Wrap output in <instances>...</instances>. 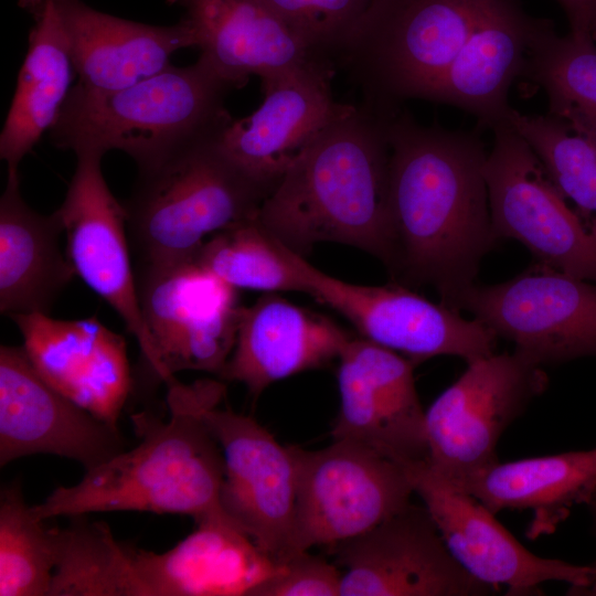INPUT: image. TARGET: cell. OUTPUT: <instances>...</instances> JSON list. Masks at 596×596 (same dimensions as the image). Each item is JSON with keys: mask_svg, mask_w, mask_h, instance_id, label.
I'll use <instances>...</instances> for the list:
<instances>
[{"mask_svg": "<svg viewBox=\"0 0 596 596\" xmlns=\"http://www.w3.org/2000/svg\"><path fill=\"white\" fill-rule=\"evenodd\" d=\"M389 202L393 259L406 287L432 286L457 310L482 258L498 243L476 131L423 126L405 110L387 119Z\"/></svg>", "mask_w": 596, "mask_h": 596, "instance_id": "obj_1", "label": "cell"}, {"mask_svg": "<svg viewBox=\"0 0 596 596\" xmlns=\"http://www.w3.org/2000/svg\"><path fill=\"white\" fill-rule=\"evenodd\" d=\"M390 116L361 104L322 130L262 203L256 219L265 231L304 257L333 242L390 269Z\"/></svg>", "mask_w": 596, "mask_h": 596, "instance_id": "obj_2", "label": "cell"}, {"mask_svg": "<svg viewBox=\"0 0 596 596\" xmlns=\"http://www.w3.org/2000/svg\"><path fill=\"white\" fill-rule=\"evenodd\" d=\"M168 419L132 416L140 441L86 469L73 486L57 487L32 505L41 520L91 512L137 511L191 515L195 522L226 515L220 496L224 478L221 447L202 417V408L222 400L215 381L167 384Z\"/></svg>", "mask_w": 596, "mask_h": 596, "instance_id": "obj_3", "label": "cell"}, {"mask_svg": "<svg viewBox=\"0 0 596 596\" xmlns=\"http://www.w3.org/2000/svg\"><path fill=\"white\" fill-rule=\"evenodd\" d=\"M235 88L200 56L194 64H170L119 89H95L78 82L50 138L55 147L75 155L124 151L138 171H145L194 141L222 134L233 120L225 98Z\"/></svg>", "mask_w": 596, "mask_h": 596, "instance_id": "obj_4", "label": "cell"}, {"mask_svg": "<svg viewBox=\"0 0 596 596\" xmlns=\"http://www.w3.org/2000/svg\"><path fill=\"white\" fill-rule=\"evenodd\" d=\"M220 136L138 171L123 201L135 273L193 260L207 236L254 217L276 188L241 167Z\"/></svg>", "mask_w": 596, "mask_h": 596, "instance_id": "obj_5", "label": "cell"}, {"mask_svg": "<svg viewBox=\"0 0 596 596\" xmlns=\"http://www.w3.org/2000/svg\"><path fill=\"white\" fill-rule=\"evenodd\" d=\"M496 0H372L336 64L382 114L424 98Z\"/></svg>", "mask_w": 596, "mask_h": 596, "instance_id": "obj_6", "label": "cell"}, {"mask_svg": "<svg viewBox=\"0 0 596 596\" xmlns=\"http://www.w3.org/2000/svg\"><path fill=\"white\" fill-rule=\"evenodd\" d=\"M546 387L543 366L515 350L468 363L425 411L427 466L457 488L496 464L500 437Z\"/></svg>", "mask_w": 596, "mask_h": 596, "instance_id": "obj_7", "label": "cell"}, {"mask_svg": "<svg viewBox=\"0 0 596 596\" xmlns=\"http://www.w3.org/2000/svg\"><path fill=\"white\" fill-rule=\"evenodd\" d=\"M297 464L295 544L331 547L396 514L414 487L397 461L348 439L319 450L294 446Z\"/></svg>", "mask_w": 596, "mask_h": 596, "instance_id": "obj_8", "label": "cell"}, {"mask_svg": "<svg viewBox=\"0 0 596 596\" xmlns=\"http://www.w3.org/2000/svg\"><path fill=\"white\" fill-rule=\"evenodd\" d=\"M286 247V246H285ZM304 292L342 315L364 339L387 348L415 365L434 356L468 363L496 353L497 334L476 318L435 304L408 287L347 283L312 266L286 247Z\"/></svg>", "mask_w": 596, "mask_h": 596, "instance_id": "obj_9", "label": "cell"}, {"mask_svg": "<svg viewBox=\"0 0 596 596\" xmlns=\"http://www.w3.org/2000/svg\"><path fill=\"white\" fill-rule=\"evenodd\" d=\"M492 132L485 178L498 240H515L533 262L596 283V238L510 121Z\"/></svg>", "mask_w": 596, "mask_h": 596, "instance_id": "obj_10", "label": "cell"}, {"mask_svg": "<svg viewBox=\"0 0 596 596\" xmlns=\"http://www.w3.org/2000/svg\"><path fill=\"white\" fill-rule=\"evenodd\" d=\"M467 311L536 364L596 358V283L533 262L494 285L475 283L460 297Z\"/></svg>", "mask_w": 596, "mask_h": 596, "instance_id": "obj_11", "label": "cell"}, {"mask_svg": "<svg viewBox=\"0 0 596 596\" xmlns=\"http://www.w3.org/2000/svg\"><path fill=\"white\" fill-rule=\"evenodd\" d=\"M135 274L153 348L152 379L167 385L181 371L221 375L237 337V289L194 259Z\"/></svg>", "mask_w": 596, "mask_h": 596, "instance_id": "obj_12", "label": "cell"}, {"mask_svg": "<svg viewBox=\"0 0 596 596\" xmlns=\"http://www.w3.org/2000/svg\"><path fill=\"white\" fill-rule=\"evenodd\" d=\"M220 401L205 404L201 414L223 454L222 510L279 566L299 552L295 544L294 446L279 444L251 416L219 408Z\"/></svg>", "mask_w": 596, "mask_h": 596, "instance_id": "obj_13", "label": "cell"}, {"mask_svg": "<svg viewBox=\"0 0 596 596\" xmlns=\"http://www.w3.org/2000/svg\"><path fill=\"white\" fill-rule=\"evenodd\" d=\"M328 551L343 568L340 596H480L493 590L455 560L425 505L412 502Z\"/></svg>", "mask_w": 596, "mask_h": 596, "instance_id": "obj_14", "label": "cell"}, {"mask_svg": "<svg viewBox=\"0 0 596 596\" xmlns=\"http://www.w3.org/2000/svg\"><path fill=\"white\" fill-rule=\"evenodd\" d=\"M414 492L433 518L447 549L476 579L493 590L505 586L507 595H538L541 585L561 582L571 589L590 586L596 565H578L542 557L521 544L471 494L443 480L426 464L405 467Z\"/></svg>", "mask_w": 596, "mask_h": 596, "instance_id": "obj_15", "label": "cell"}, {"mask_svg": "<svg viewBox=\"0 0 596 596\" xmlns=\"http://www.w3.org/2000/svg\"><path fill=\"white\" fill-rule=\"evenodd\" d=\"M102 158L95 151L76 153L75 171L55 212L76 276L121 318L137 340L145 368L151 372L153 348L139 305L126 213L106 183Z\"/></svg>", "mask_w": 596, "mask_h": 596, "instance_id": "obj_16", "label": "cell"}, {"mask_svg": "<svg viewBox=\"0 0 596 596\" xmlns=\"http://www.w3.org/2000/svg\"><path fill=\"white\" fill-rule=\"evenodd\" d=\"M340 407L332 439L362 444L405 466L426 461L425 411L415 364L364 338H351L339 356Z\"/></svg>", "mask_w": 596, "mask_h": 596, "instance_id": "obj_17", "label": "cell"}, {"mask_svg": "<svg viewBox=\"0 0 596 596\" xmlns=\"http://www.w3.org/2000/svg\"><path fill=\"white\" fill-rule=\"evenodd\" d=\"M113 426L53 387L24 349L0 347V466L50 454L91 469L126 449Z\"/></svg>", "mask_w": 596, "mask_h": 596, "instance_id": "obj_18", "label": "cell"}, {"mask_svg": "<svg viewBox=\"0 0 596 596\" xmlns=\"http://www.w3.org/2000/svg\"><path fill=\"white\" fill-rule=\"evenodd\" d=\"M336 64L316 58L260 79L264 100L232 120L220 136L224 150L255 178L277 185L301 151L355 105L334 99Z\"/></svg>", "mask_w": 596, "mask_h": 596, "instance_id": "obj_19", "label": "cell"}, {"mask_svg": "<svg viewBox=\"0 0 596 596\" xmlns=\"http://www.w3.org/2000/svg\"><path fill=\"white\" fill-rule=\"evenodd\" d=\"M10 318L42 377L81 407L118 427L132 391L125 338L94 317L60 320L34 312Z\"/></svg>", "mask_w": 596, "mask_h": 596, "instance_id": "obj_20", "label": "cell"}, {"mask_svg": "<svg viewBox=\"0 0 596 596\" xmlns=\"http://www.w3.org/2000/svg\"><path fill=\"white\" fill-rule=\"evenodd\" d=\"M550 23L528 14L518 0H496L423 99L460 108L491 130L509 121V88Z\"/></svg>", "mask_w": 596, "mask_h": 596, "instance_id": "obj_21", "label": "cell"}, {"mask_svg": "<svg viewBox=\"0 0 596 596\" xmlns=\"http://www.w3.org/2000/svg\"><path fill=\"white\" fill-rule=\"evenodd\" d=\"M351 338L331 319L266 292L242 307L236 342L220 376L257 397L277 381L339 359Z\"/></svg>", "mask_w": 596, "mask_h": 596, "instance_id": "obj_22", "label": "cell"}, {"mask_svg": "<svg viewBox=\"0 0 596 596\" xmlns=\"http://www.w3.org/2000/svg\"><path fill=\"white\" fill-rule=\"evenodd\" d=\"M78 82L113 91L148 78L170 65L179 50L196 47L190 25H150L100 12L83 0H53Z\"/></svg>", "mask_w": 596, "mask_h": 596, "instance_id": "obj_23", "label": "cell"}, {"mask_svg": "<svg viewBox=\"0 0 596 596\" xmlns=\"http://www.w3.org/2000/svg\"><path fill=\"white\" fill-rule=\"evenodd\" d=\"M195 523L191 534L166 552L130 547L145 596H249L279 567L227 515Z\"/></svg>", "mask_w": 596, "mask_h": 596, "instance_id": "obj_24", "label": "cell"}, {"mask_svg": "<svg viewBox=\"0 0 596 596\" xmlns=\"http://www.w3.org/2000/svg\"><path fill=\"white\" fill-rule=\"evenodd\" d=\"M184 10L200 57L236 88L302 65L315 53L263 0H168ZM328 60V58H326Z\"/></svg>", "mask_w": 596, "mask_h": 596, "instance_id": "obj_25", "label": "cell"}, {"mask_svg": "<svg viewBox=\"0 0 596 596\" xmlns=\"http://www.w3.org/2000/svg\"><path fill=\"white\" fill-rule=\"evenodd\" d=\"M456 489L494 514L530 510L533 517L525 535L534 540L554 532L574 507H587L596 498V447L497 461Z\"/></svg>", "mask_w": 596, "mask_h": 596, "instance_id": "obj_26", "label": "cell"}, {"mask_svg": "<svg viewBox=\"0 0 596 596\" xmlns=\"http://www.w3.org/2000/svg\"><path fill=\"white\" fill-rule=\"evenodd\" d=\"M64 233L54 211L42 215L20 192L18 171H7L0 199V311L46 313L76 276L60 248Z\"/></svg>", "mask_w": 596, "mask_h": 596, "instance_id": "obj_27", "label": "cell"}, {"mask_svg": "<svg viewBox=\"0 0 596 596\" xmlns=\"http://www.w3.org/2000/svg\"><path fill=\"white\" fill-rule=\"evenodd\" d=\"M19 6L34 24L0 135V158L7 163V171H18L25 155L50 131L75 73L54 1L20 0Z\"/></svg>", "mask_w": 596, "mask_h": 596, "instance_id": "obj_28", "label": "cell"}, {"mask_svg": "<svg viewBox=\"0 0 596 596\" xmlns=\"http://www.w3.org/2000/svg\"><path fill=\"white\" fill-rule=\"evenodd\" d=\"M53 528L55 565L49 596H145L130 546L123 545L107 524L71 517Z\"/></svg>", "mask_w": 596, "mask_h": 596, "instance_id": "obj_29", "label": "cell"}, {"mask_svg": "<svg viewBox=\"0 0 596 596\" xmlns=\"http://www.w3.org/2000/svg\"><path fill=\"white\" fill-rule=\"evenodd\" d=\"M546 94L549 114L596 134V42L550 23L534 42L522 73Z\"/></svg>", "mask_w": 596, "mask_h": 596, "instance_id": "obj_30", "label": "cell"}, {"mask_svg": "<svg viewBox=\"0 0 596 596\" xmlns=\"http://www.w3.org/2000/svg\"><path fill=\"white\" fill-rule=\"evenodd\" d=\"M509 121L542 162L586 231L596 238V134L551 115L511 109Z\"/></svg>", "mask_w": 596, "mask_h": 596, "instance_id": "obj_31", "label": "cell"}, {"mask_svg": "<svg viewBox=\"0 0 596 596\" xmlns=\"http://www.w3.org/2000/svg\"><path fill=\"white\" fill-rule=\"evenodd\" d=\"M194 260L235 289L304 292L286 247L256 215L212 235Z\"/></svg>", "mask_w": 596, "mask_h": 596, "instance_id": "obj_32", "label": "cell"}, {"mask_svg": "<svg viewBox=\"0 0 596 596\" xmlns=\"http://www.w3.org/2000/svg\"><path fill=\"white\" fill-rule=\"evenodd\" d=\"M55 565L53 528L28 505L20 486L0 499V596H49Z\"/></svg>", "mask_w": 596, "mask_h": 596, "instance_id": "obj_33", "label": "cell"}, {"mask_svg": "<svg viewBox=\"0 0 596 596\" xmlns=\"http://www.w3.org/2000/svg\"><path fill=\"white\" fill-rule=\"evenodd\" d=\"M315 53L337 57L372 0H263Z\"/></svg>", "mask_w": 596, "mask_h": 596, "instance_id": "obj_34", "label": "cell"}, {"mask_svg": "<svg viewBox=\"0 0 596 596\" xmlns=\"http://www.w3.org/2000/svg\"><path fill=\"white\" fill-rule=\"evenodd\" d=\"M341 578L338 565L301 551L258 582L249 596H340Z\"/></svg>", "mask_w": 596, "mask_h": 596, "instance_id": "obj_35", "label": "cell"}, {"mask_svg": "<svg viewBox=\"0 0 596 596\" xmlns=\"http://www.w3.org/2000/svg\"><path fill=\"white\" fill-rule=\"evenodd\" d=\"M567 17L571 33L596 42V0H557Z\"/></svg>", "mask_w": 596, "mask_h": 596, "instance_id": "obj_36", "label": "cell"}, {"mask_svg": "<svg viewBox=\"0 0 596 596\" xmlns=\"http://www.w3.org/2000/svg\"><path fill=\"white\" fill-rule=\"evenodd\" d=\"M590 515V533L596 540V498L587 505ZM596 565V560L593 562Z\"/></svg>", "mask_w": 596, "mask_h": 596, "instance_id": "obj_37", "label": "cell"}]
</instances>
